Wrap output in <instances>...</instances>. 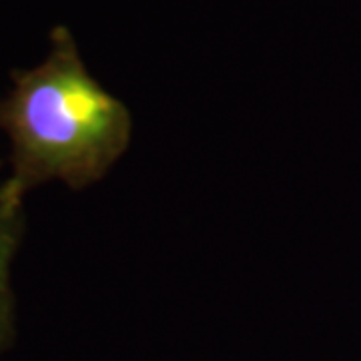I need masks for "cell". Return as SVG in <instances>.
Segmentation results:
<instances>
[{
	"mask_svg": "<svg viewBox=\"0 0 361 361\" xmlns=\"http://www.w3.org/2000/svg\"><path fill=\"white\" fill-rule=\"evenodd\" d=\"M25 235V195L11 180L0 183V357L13 345L14 295L11 267Z\"/></svg>",
	"mask_w": 361,
	"mask_h": 361,
	"instance_id": "obj_2",
	"label": "cell"
},
{
	"mask_svg": "<svg viewBox=\"0 0 361 361\" xmlns=\"http://www.w3.org/2000/svg\"><path fill=\"white\" fill-rule=\"evenodd\" d=\"M11 80L0 129L11 141L8 180L18 193L52 180L82 191L129 149V109L90 75L66 26L52 28L40 65L13 71Z\"/></svg>",
	"mask_w": 361,
	"mask_h": 361,
	"instance_id": "obj_1",
	"label": "cell"
}]
</instances>
